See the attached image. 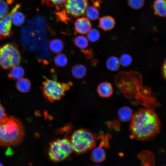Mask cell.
<instances>
[{"label": "cell", "instance_id": "603a6c76", "mask_svg": "<svg viewBox=\"0 0 166 166\" xmlns=\"http://www.w3.org/2000/svg\"><path fill=\"white\" fill-rule=\"evenodd\" d=\"M25 20L24 15L18 10L13 14L12 18V22L15 25L20 26L23 24Z\"/></svg>", "mask_w": 166, "mask_h": 166}, {"label": "cell", "instance_id": "44dd1931", "mask_svg": "<svg viewBox=\"0 0 166 166\" xmlns=\"http://www.w3.org/2000/svg\"><path fill=\"white\" fill-rule=\"evenodd\" d=\"M85 14L88 19L92 20L97 19L99 14L97 7L93 6H88L86 10Z\"/></svg>", "mask_w": 166, "mask_h": 166}, {"label": "cell", "instance_id": "3957f363", "mask_svg": "<svg viewBox=\"0 0 166 166\" xmlns=\"http://www.w3.org/2000/svg\"><path fill=\"white\" fill-rule=\"evenodd\" d=\"M70 140L73 150L77 154H81L95 147L96 136L87 130L80 129L73 133Z\"/></svg>", "mask_w": 166, "mask_h": 166}, {"label": "cell", "instance_id": "83f0119b", "mask_svg": "<svg viewBox=\"0 0 166 166\" xmlns=\"http://www.w3.org/2000/svg\"><path fill=\"white\" fill-rule=\"evenodd\" d=\"M66 0H45V4L59 9L60 7L64 5Z\"/></svg>", "mask_w": 166, "mask_h": 166}, {"label": "cell", "instance_id": "1f68e13d", "mask_svg": "<svg viewBox=\"0 0 166 166\" xmlns=\"http://www.w3.org/2000/svg\"><path fill=\"white\" fill-rule=\"evenodd\" d=\"M0 166H3L1 163H0Z\"/></svg>", "mask_w": 166, "mask_h": 166}, {"label": "cell", "instance_id": "2e32d148", "mask_svg": "<svg viewBox=\"0 0 166 166\" xmlns=\"http://www.w3.org/2000/svg\"><path fill=\"white\" fill-rule=\"evenodd\" d=\"M14 0H0V19L10 12L11 6Z\"/></svg>", "mask_w": 166, "mask_h": 166}, {"label": "cell", "instance_id": "f1b7e54d", "mask_svg": "<svg viewBox=\"0 0 166 166\" xmlns=\"http://www.w3.org/2000/svg\"><path fill=\"white\" fill-rule=\"evenodd\" d=\"M6 115L4 109L0 104V120L5 117Z\"/></svg>", "mask_w": 166, "mask_h": 166}, {"label": "cell", "instance_id": "7c38bea8", "mask_svg": "<svg viewBox=\"0 0 166 166\" xmlns=\"http://www.w3.org/2000/svg\"><path fill=\"white\" fill-rule=\"evenodd\" d=\"M106 154L104 150L100 146L95 148L90 155V159L94 162L99 163L103 162L105 159Z\"/></svg>", "mask_w": 166, "mask_h": 166}, {"label": "cell", "instance_id": "8992f818", "mask_svg": "<svg viewBox=\"0 0 166 166\" xmlns=\"http://www.w3.org/2000/svg\"><path fill=\"white\" fill-rule=\"evenodd\" d=\"M71 83H61L55 80L46 78L43 83L44 96L50 101L59 100L70 88Z\"/></svg>", "mask_w": 166, "mask_h": 166}, {"label": "cell", "instance_id": "d6986e66", "mask_svg": "<svg viewBox=\"0 0 166 166\" xmlns=\"http://www.w3.org/2000/svg\"><path fill=\"white\" fill-rule=\"evenodd\" d=\"M16 87L19 91L22 92H27L30 89L31 83L28 79L22 78L18 80L16 83Z\"/></svg>", "mask_w": 166, "mask_h": 166}, {"label": "cell", "instance_id": "8fae6325", "mask_svg": "<svg viewBox=\"0 0 166 166\" xmlns=\"http://www.w3.org/2000/svg\"><path fill=\"white\" fill-rule=\"evenodd\" d=\"M99 26L104 31H108L113 29L115 25L114 19L111 16H106L99 18Z\"/></svg>", "mask_w": 166, "mask_h": 166}, {"label": "cell", "instance_id": "ffe728a7", "mask_svg": "<svg viewBox=\"0 0 166 166\" xmlns=\"http://www.w3.org/2000/svg\"><path fill=\"white\" fill-rule=\"evenodd\" d=\"M9 73V76L14 79L19 80L22 78L24 75V72L23 69L18 65L12 68Z\"/></svg>", "mask_w": 166, "mask_h": 166}, {"label": "cell", "instance_id": "484cf974", "mask_svg": "<svg viewBox=\"0 0 166 166\" xmlns=\"http://www.w3.org/2000/svg\"><path fill=\"white\" fill-rule=\"evenodd\" d=\"M119 60L120 65L124 67L128 66L132 61L131 56L128 54H122Z\"/></svg>", "mask_w": 166, "mask_h": 166}, {"label": "cell", "instance_id": "e0dca14e", "mask_svg": "<svg viewBox=\"0 0 166 166\" xmlns=\"http://www.w3.org/2000/svg\"><path fill=\"white\" fill-rule=\"evenodd\" d=\"M64 47V42L61 39H54L51 40L50 42L49 47L50 49L54 53H60Z\"/></svg>", "mask_w": 166, "mask_h": 166}, {"label": "cell", "instance_id": "4316f807", "mask_svg": "<svg viewBox=\"0 0 166 166\" xmlns=\"http://www.w3.org/2000/svg\"><path fill=\"white\" fill-rule=\"evenodd\" d=\"M128 3L131 8L135 10L139 9L144 5V0H128Z\"/></svg>", "mask_w": 166, "mask_h": 166}, {"label": "cell", "instance_id": "52a82bcc", "mask_svg": "<svg viewBox=\"0 0 166 166\" xmlns=\"http://www.w3.org/2000/svg\"><path fill=\"white\" fill-rule=\"evenodd\" d=\"M64 5L67 14L73 17H78L85 14L89 2L88 0H66Z\"/></svg>", "mask_w": 166, "mask_h": 166}, {"label": "cell", "instance_id": "5b68a950", "mask_svg": "<svg viewBox=\"0 0 166 166\" xmlns=\"http://www.w3.org/2000/svg\"><path fill=\"white\" fill-rule=\"evenodd\" d=\"M21 55L17 46L14 43L5 44L0 47V66L8 69L18 65Z\"/></svg>", "mask_w": 166, "mask_h": 166}, {"label": "cell", "instance_id": "7a4b0ae2", "mask_svg": "<svg viewBox=\"0 0 166 166\" xmlns=\"http://www.w3.org/2000/svg\"><path fill=\"white\" fill-rule=\"evenodd\" d=\"M24 135L23 126L18 119L6 116L0 120V146L18 145L22 142Z\"/></svg>", "mask_w": 166, "mask_h": 166}, {"label": "cell", "instance_id": "4dcf8cb0", "mask_svg": "<svg viewBox=\"0 0 166 166\" xmlns=\"http://www.w3.org/2000/svg\"><path fill=\"white\" fill-rule=\"evenodd\" d=\"M41 2L42 4V5H44V4H45V0H41Z\"/></svg>", "mask_w": 166, "mask_h": 166}, {"label": "cell", "instance_id": "9c48e42d", "mask_svg": "<svg viewBox=\"0 0 166 166\" xmlns=\"http://www.w3.org/2000/svg\"><path fill=\"white\" fill-rule=\"evenodd\" d=\"M74 28L77 33L86 34L91 29V24L87 18L81 17L78 18L75 21Z\"/></svg>", "mask_w": 166, "mask_h": 166}, {"label": "cell", "instance_id": "9a60e30c", "mask_svg": "<svg viewBox=\"0 0 166 166\" xmlns=\"http://www.w3.org/2000/svg\"><path fill=\"white\" fill-rule=\"evenodd\" d=\"M71 72L74 77L76 78L81 79L85 76L87 69L83 65L77 64L72 67Z\"/></svg>", "mask_w": 166, "mask_h": 166}, {"label": "cell", "instance_id": "cb8c5ba5", "mask_svg": "<svg viewBox=\"0 0 166 166\" xmlns=\"http://www.w3.org/2000/svg\"><path fill=\"white\" fill-rule=\"evenodd\" d=\"M54 62L57 66L63 67L67 64V58L64 54L59 53L54 58Z\"/></svg>", "mask_w": 166, "mask_h": 166}, {"label": "cell", "instance_id": "277c9868", "mask_svg": "<svg viewBox=\"0 0 166 166\" xmlns=\"http://www.w3.org/2000/svg\"><path fill=\"white\" fill-rule=\"evenodd\" d=\"M73 151L70 140L64 138L53 141L50 144L48 155L55 162L63 160L69 156Z\"/></svg>", "mask_w": 166, "mask_h": 166}, {"label": "cell", "instance_id": "5bb4252c", "mask_svg": "<svg viewBox=\"0 0 166 166\" xmlns=\"http://www.w3.org/2000/svg\"><path fill=\"white\" fill-rule=\"evenodd\" d=\"M133 114L131 109L127 106H124L120 108L118 112L119 119L124 122H127L131 120Z\"/></svg>", "mask_w": 166, "mask_h": 166}, {"label": "cell", "instance_id": "d6a6232c", "mask_svg": "<svg viewBox=\"0 0 166 166\" xmlns=\"http://www.w3.org/2000/svg\"><path fill=\"white\" fill-rule=\"evenodd\" d=\"M101 166L97 165H96V166Z\"/></svg>", "mask_w": 166, "mask_h": 166}, {"label": "cell", "instance_id": "ba28073f", "mask_svg": "<svg viewBox=\"0 0 166 166\" xmlns=\"http://www.w3.org/2000/svg\"><path fill=\"white\" fill-rule=\"evenodd\" d=\"M21 6L20 4H17L6 15L0 19V39L6 38L11 35L12 16Z\"/></svg>", "mask_w": 166, "mask_h": 166}, {"label": "cell", "instance_id": "d4e9b609", "mask_svg": "<svg viewBox=\"0 0 166 166\" xmlns=\"http://www.w3.org/2000/svg\"><path fill=\"white\" fill-rule=\"evenodd\" d=\"M100 37L99 32L95 29H91L87 33L88 39L91 42L97 41L99 39Z\"/></svg>", "mask_w": 166, "mask_h": 166}, {"label": "cell", "instance_id": "4fadbf2b", "mask_svg": "<svg viewBox=\"0 0 166 166\" xmlns=\"http://www.w3.org/2000/svg\"><path fill=\"white\" fill-rule=\"evenodd\" d=\"M166 0H155L153 7L155 14L162 17L166 16Z\"/></svg>", "mask_w": 166, "mask_h": 166}, {"label": "cell", "instance_id": "30bf717a", "mask_svg": "<svg viewBox=\"0 0 166 166\" xmlns=\"http://www.w3.org/2000/svg\"><path fill=\"white\" fill-rule=\"evenodd\" d=\"M97 91L100 96L104 97H108L113 94V88L110 83L107 82H104L98 85Z\"/></svg>", "mask_w": 166, "mask_h": 166}, {"label": "cell", "instance_id": "6da1fadb", "mask_svg": "<svg viewBox=\"0 0 166 166\" xmlns=\"http://www.w3.org/2000/svg\"><path fill=\"white\" fill-rule=\"evenodd\" d=\"M129 128L132 136L136 140H149L160 132L161 123L153 109L142 108L133 114Z\"/></svg>", "mask_w": 166, "mask_h": 166}, {"label": "cell", "instance_id": "7402d4cb", "mask_svg": "<svg viewBox=\"0 0 166 166\" xmlns=\"http://www.w3.org/2000/svg\"><path fill=\"white\" fill-rule=\"evenodd\" d=\"M75 45L79 48L83 49L88 46L89 42L88 39L83 35H78L73 39Z\"/></svg>", "mask_w": 166, "mask_h": 166}, {"label": "cell", "instance_id": "ac0fdd59", "mask_svg": "<svg viewBox=\"0 0 166 166\" xmlns=\"http://www.w3.org/2000/svg\"><path fill=\"white\" fill-rule=\"evenodd\" d=\"M106 65L107 68L110 70L116 71L119 69L120 65L119 60L117 57L111 56L107 59Z\"/></svg>", "mask_w": 166, "mask_h": 166}, {"label": "cell", "instance_id": "f546056e", "mask_svg": "<svg viewBox=\"0 0 166 166\" xmlns=\"http://www.w3.org/2000/svg\"><path fill=\"white\" fill-rule=\"evenodd\" d=\"M162 72L163 76L165 78L166 76V63L165 62L163 65L162 68Z\"/></svg>", "mask_w": 166, "mask_h": 166}]
</instances>
